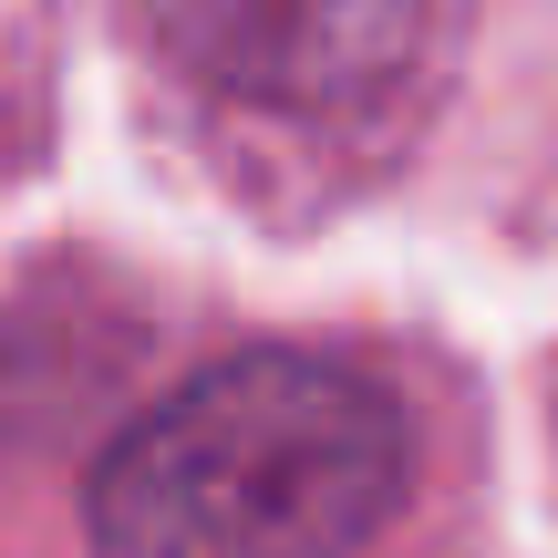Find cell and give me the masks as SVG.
<instances>
[{"label":"cell","instance_id":"obj_2","mask_svg":"<svg viewBox=\"0 0 558 558\" xmlns=\"http://www.w3.org/2000/svg\"><path fill=\"white\" fill-rule=\"evenodd\" d=\"M166 52L239 104H362L414 62L424 0H145Z\"/></svg>","mask_w":558,"mask_h":558},{"label":"cell","instance_id":"obj_1","mask_svg":"<svg viewBox=\"0 0 558 558\" xmlns=\"http://www.w3.org/2000/svg\"><path fill=\"white\" fill-rule=\"evenodd\" d=\"M403 414L320 352H239L94 465L104 558H352L403 497Z\"/></svg>","mask_w":558,"mask_h":558}]
</instances>
